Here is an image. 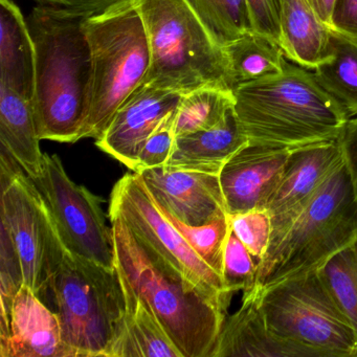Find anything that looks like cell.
Instances as JSON below:
<instances>
[{"label":"cell","mask_w":357,"mask_h":357,"mask_svg":"<svg viewBox=\"0 0 357 357\" xmlns=\"http://www.w3.org/2000/svg\"><path fill=\"white\" fill-rule=\"evenodd\" d=\"M248 5L254 31L266 35L279 43L281 0H248Z\"/></svg>","instance_id":"cell-33"},{"label":"cell","mask_w":357,"mask_h":357,"mask_svg":"<svg viewBox=\"0 0 357 357\" xmlns=\"http://www.w3.org/2000/svg\"><path fill=\"white\" fill-rule=\"evenodd\" d=\"M137 174L155 204L181 222L206 225L229 214L218 174L169 166L146 169Z\"/></svg>","instance_id":"cell-13"},{"label":"cell","mask_w":357,"mask_h":357,"mask_svg":"<svg viewBox=\"0 0 357 357\" xmlns=\"http://www.w3.org/2000/svg\"><path fill=\"white\" fill-rule=\"evenodd\" d=\"M256 294L278 335L311 349L319 357H357L356 331L319 269Z\"/></svg>","instance_id":"cell-8"},{"label":"cell","mask_w":357,"mask_h":357,"mask_svg":"<svg viewBox=\"0 0 357 357\" xmlns=\"http://www.w3.org/2000/svg\"><path fill=\"white\" fill-rule=\"evenodd\" d=\"M91 15L39 5L26 20L36 51L32 105L41 141L76 143L81 139L93 70L85 30Z\"/></svg>","instance_id":"cell-1"},{"label":"cell","mask_w":357,"mask_h":357,"mask_svg":"<svg viewBox=\"0 0 357 357\" xmlns=\"http://www.w3.org/2000/svg\"><path fill=\"white\" fill-rule=\"evenodd\" d=\"M35 68L36 51L28 22L12 0H0V84L32 103Z\"/></svg>","instance_id":"cell-19"},{"label":"cell","mask_w":357,"mask_h":357,"mask_svg":"<svg viewBox=\"0 0 357 357\" xmlns=\"http://www.w3.org/2000/svg\"><path fill=\"white\" fill-rule=\"evenodd\" d=\"M231 227L248 252L260 262L271 241V216L264 208L229 215Z\"/></svg>","instance_id":"cell-30"},{"label":"cell","mask_w":357,"mask_h":357,"mask_svg":"<svg viewBox=\"0 0 357 357\" xmlns=\"http://www.w3.org/2000/svg\"><path fill=\"white\" fill-rule=\"evenodd\" d=\"M333 28L357 37V0H337L333 15Z\"/></svg>","instance_id":"cell-36"},{"label":"cell","mask_w":357,"mask_h":357,"mask_svg":"<svg viewBox=\"0 0 357 357\" xmlns=\"http://www.w3.org/2000/svg\"><path fill=\"white\" fill-rule=\"evenodd\" d=\"M116 267L155 313L183 357H212L227 310L109 210Z\"/></svg>","instance_id":"cell-2"},{"label":"cell","mask_w":357,"mask_h":357,"mask_svg":"<svg viewBox=\"0 0 357 357\" xmlns=\"http://www.w3.org/2000/svg\"><path fill=\"white\" fill-rule=\"evenodd\" d=\"M258 262L239 238L229 231L223 256L222 278L227 290L231 294L250 291L256 283Z\"/></svg>","instance_id":"cell-29"},{"label":"cell","mask_w":357,"mask_h":357,"mask_svg":"<svg viewBox=\"0 0 357 357\" xmlns=\"http://www.w3.org/2000/svg\"><path fill=\"white\" fill-rule=\"evenodd\" d=\"M45 197L66 250L105 267L116 266L112 227L106 225L102 200L70 179L59 156L43 155L35 179Z\"/></svg>","instance_id":"cell-10"},{"label":"cell","mask_w":357,"mask_h":357,"mask_svg":"<svg viewBox=\"0 0 357 357\" xmlns=\"http://www.w3.org/2000/svg\"><path fill=\"white\" fill-rule=\"evenodd\" d=\"M279 26L280 47L286 59L309 70L327 60L331 28L308 0H281Z\"/></svg>","instance_id":"cell-21"},{"label":"cell","mask_w":357,"mask_h":357,"mask_svg":"<svg viewBox=\"0 0 357 357\" xmlns=\"http://www.w3.org/2000/svg\"><path fill=\"white\" fill-rule=\"evenodd\" d=\"M0 298L1 313L8 314L12 302L20 287L24 285L22 264L9 231L1 225L0 238Z\"/></svg>","instance_id":"cell-31"},{"label":"cell","mask_w":357,"mask_h":357,"mask_svg":"<svg viewBox=\"0 0 357 357\" xmlns=\"http://www.w3.org/2000/svg\"><path fill=\"white\" fill-rule=\"evenodd\" d=\"M338 139L344 165L350 173L351 181L357 196V118L348 121Z\"/></svg>","instance_id":"cell-34"},{"label":"cell","mask_w":357,"mask_h":357,"mask_svg":"<svg viewBox=\"0 0 357 357\" xmlns=\"http://www.w3.org/2000/svg\"><path fill=\"white\" fill-rule=\"evenodd\" d=\"M0 185L1 225L20 257L24 284L43 300L61 262L63 244L40 190L3 147L0 148Z\"/></svg>","instance_id":"cell-9"},{"label":"cell","mask_w":357,"mask_h":357,"mask_svg":"<svg viewBox=\"0 0 357 357\" xmlns=\"http://www.w3.org/2000/svg\"><path fill=\"white\" fill-rule=\"evenodd\" d=\"M33 105L17 91L0 84V146L33 179L43 172V155Z\"/></svg>","instance_id":"cell-22"},{"label":"cell","mask_w":357,"mask_h":357,"mask_svg":"<svg viewBox=\"0 0 357 357\" xmlns=\"http://www.w3.org/2000/svg\"><path fill=\"white\" fill-rule=\"evenodd\" d=\"M162 212L181 231L196 254L222 277L223 256L231 231L229 214L217 217L206 225H189L177 220L166 211Z\"/></svg>","instance_id":"cell-28"},{"label":"cell","mask_w":357,"mask_h":357,"mask_svg":"<svg viewBox=\"0 0 357 357\" xmlns=\"http://www.w3.org/2000/svg\"><path fill=\"white\" fill-rule=\"evenodd\" d=\"M312 72L349 120L357 118V37L331 28L329 56Z\"/></svg>","instance_id":"cell-24"},{"label":"cell","mask_w":357,"mask_h":357,"mask_svg":"<svg viewBox=\"0 0 357 357\" xmlns=\"http://www.w3.org/2000/svg\"><path fill=\"white\" fill-rule=\"evenodd\" d=\"M221 47L252 28L248 0H185Z\"/></svg>","instance_id":"cell-26"},{"label":"cell","mask_w":357,"mask_h":357,"mask_svg":"<svg viewBox=\"0 0 357 357\" xmlns=\"http://www.w3.org/2000/svg\"><path fill=\"white\" fill-rule=\"evenodd\" d=\"M319 271L357 333V239L334 255Z\"/></svg>","instance_id":"cell-27"},{"label":"cell","mask_w":357,"mask_h":357,"mask_svg":"<svg viewBox=\"0 0 357 357\" xmlns=\"http://www.w3.org/2000/svg\"><path fill=\"white\" fill-rule=\"evenodd\" d=\"M40 5L70 10V11L84 12L98 14L124 3L126 0H37Z\"/></svg>","instance_id":"cell-35"},{"label":"cell","mask_w":357,"mask_h":357,"mask_svg":"<svg viewBox=\"0 0 357 357\" xmlns=\"http://www.w3.org/2000/svg\"><path fill=\"white\" fill-rule=\"evenodd\" d=\"M321 22L330 28H333L334 10L337 0H308Z\"/></svg>","instance_id":"cell-37"},{"label":"cell","mask_w":357,"mask_h":357,"mask_svg":"<svg viewBox=\"0 0 357 357\" xmlns=\"http://www.w3.org/2000/svg\"><path fill=\"white\" fill-rule=\"evenodd\" d=\"M234 105V91L227 87L208 85L185 93L175 112V135L181 137L217 126Z\"/></svg>","instance_id":"cell-25"},{"label":"cell","mask_w":357,"mask_h":357,"mask_svg":"<svg viewBox=\"0 0 357 357\" xmlns=\"http://www.w3.org/2000/svg\"><path fill=\"white\" fill-rule=\"evenodd\" d=\"M248 144L231 108L217 126L177 137L167 166L219 175L229 158Z\"/></svg>","instance_id":"cell-18"},{"label":"cell","mask_w":357,"mask_h":357,"mask_svg":"<svg viewBox=\"0 0 357 357\" xmlns=\"http://www.w3.org/2000/svg\"><path fill=\"white\" fill-rule=\"evenodd\" d=\"M109 210L120 214L139 237L229 309L233 294L227 290L223 278L196 254L165 216L137 173L124 175L114 185Z\"/></svg>","instance_id":"cell-11"},{"label":"cell","mask_w":357,"mask_h":357,"mask_svg":"<svg viewBox=\"0 0 357 357\" xmlns=\"http://www.w3.org/2000/svg\"><path fill=\"white\" fill-rule=\"evenodd\" d=\"M181 93L143 83L120 106L96 145L135 171L147 139L178 107Z\"/></svg>","instance_id":"cell-12"},{"label":"cell","mask_w":357,"mask_h":357,"mask_svg":"<svg viewBox=\"0 0 357 357\" xmlns=\"http://www.w3.org/2000/svg\"><path fill=\"white\" fill-rule=\"evenodd\" d=\"M290 151L287 148L248 144L229 158L219 173L229 215L266 210Z\"/></svg>","instance_id":"cell-15"},{"label":"cell","mask_w":357,"mask_h":357,"mask_svg":"<svg viewBox=\"0 0 357 357\" xmlns=\"http://www.w3.org/2000/svg\"><path fill=\"white\" fill-rule=\"evenodd\" d=\"M175 112L176 110L165 118L162 124L147 139L137 158L133 172L139 173L146 169L167 166L176 141L174 132Z\"/></svg>","instance_id":"cell-32"},{"label":"cell","mask_w":357,"mask_h":357,"mask_svg":"<svg viewBox=\"0 0 357 357\" xmlns=\"http://www.w3.org/2000/svg\"><path fill=\"white\" fill-rule=\"evenodd\" d=\"M54 311L73 357H108L126 311L118 267H105L68 252L50 280Z\"/></svg>","instance_id":"cell-7"},{"label":"cell","mask_w":357,"mask_h":357,"mask_svg":"<svg viewBox=\"0 0 357 357\" xmlns=\"http://www.w3.org/2000/svg\"><path fill=\"white\" fill-rule=\"evenodd\" d=\"M342 162L340 139L291 149L266 206L271 221L287 216L304 204Z\"/></svg>","instance_id":"cell-17"},{"label":"cell","mask_w":357,"mask_h":357,"mask_svg":"<svg viewBox=\"0 0 357 357\" xmlns=\"http://www.w3.org/2000/svg\"><path fill=\"white\" fill-rule=\"evenodd\" d=\"M222 49L233 91L240 85L279 74L287 61L277 41L254 30Z\"/></svg>","instance_id":"cell-23"},{"label":"cell","mask_w":357,"mask_h":357,"mask_svg":"<svg viewBox=\"0 0 357 357\" xmlns=\"http://www.w3.org/2000/svg\"><path fill=\"white\" fill-rule=\"evenodd\" d=\"M0 356L73 357L57 313L26 284L16 294L9 313H1Z\"/></svg>","instance_id":"cell-14"},{"label":"cell","mask_w":357,"mask_h":357,"mask_svg":"<svg viewBox=\"0 0 357 357\" xmlns=\"http://www.w3.org/2000/svg\"><path fill=\"white\" fill-rule=\"evenodd\" d=\"M121 277L126 311L108 357H183L149 305Z\"/></svg>","instance_id":"cell-20"},{"label":"cell","mask_w":357,"mask_h":357,"mask_svg":"<svg viewBox=\"0 0 357 357\" xmlns=\"http://www.w3.org/2000/svg\"><path fill=\"white\" fill-rule=\"evenodd\" d=\"M254 290L321 268L357 239V196L344 162L296 210L271 221Z\"/></svg>","instance_id":"cell-4"},{"label":"cell","mask_w":357,"mask_h":357,"mask_svg":"<svg viewBox=\"0 0 357 357\" xmlns=\"http://www.w3.org/2000/svg\"><path fill=\"white\" fill-rule=\"evenodd\" d=\"M85 30L93 70L81 139H98L116 110L145 82L151 56L145 24L135 0L89 16Z\"/></svg>","instance_id":"cell-5"},{"label":"cell","mask_w":357,"mask_h":357,"mask_svg":"<svg viewBox=\"0 0 357 357\" xmlns=\"http://www.w3.org/2000/svg\"><path fill=\"white\" fill-rule=\"evenodd\" d=\"M238 122L252 145L296 148L340 139L349 118L312 70L286 61L279 74L234 89Z\"/></svg>","instance_id":"cell-3"},{"label":"cell","mask_w":357,"mask_h":357,"mask_svg":"<svg viewBox=\"0 0 357 357\" xmlns=\"http://www.w3.org/2000/svg\"><path fill=\"white\" fill-rule=\"evenodd\" d=\"M135 1L151 56L144 83L181 95L208 85L231 89L225 51L185 0Z\"/></svg>","instance_id":"cell-6"},{"label":"cell","mask_w":357,"mask_h":357,"mask_svg":"<svg viewBox=\"0 0 357 357\" xmlns=\"http://www.w3.org/2000/svg\"><path fill=\"white\" fill-rule=\"evenodd\" d=\"M212 357H319L311 349L273 331L254 290L242 294L241 306L227 317Z\"/></svg>","instance_id":"cell-16"}]
</instances>
